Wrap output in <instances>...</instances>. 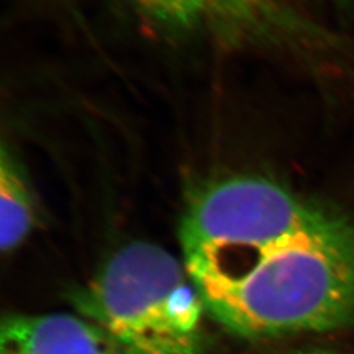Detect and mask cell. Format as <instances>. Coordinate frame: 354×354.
<instances>
[{
  "instance_id": "1",
  "label": "cell",
  "mask_w": 354,
  "mask_h": 354,
  "mask_svg": "<svg viewBox=\"0 0 354 354\" xmlns=\"http://www.w3.org/2000/svg\"><path fill=\"white\" fill-rule=\"evenodd\" d=\"M181 259L207 314L243 337L354 327V212L232 175L190 194Z\"/></svg>"
},
{
  "instance_id": "2",
  "label": "cell",
  "mask_w": 354,
  "mask_h": 354,
  "mask_svg": "<svg viewBox=\"0 0 354 354\" xmlns=\"http://www.w3.org/2000/svg\"><path fill=\"white\" fill-rule=\"evenodd\" d=\"M79 315L120 354H205L207 313L184 266L163 247L131 241L74 294Z\"/></svg>"
},
{
  "instance_id": "3",
  "label": "cell",
  "mask_w": 354,
  "mask_h": 354,
  "mask_svg": "<svg viewBox=\"0 0 354 354\" xmlns=\"http://www.w3.org/2000/svg\"><path fill=\"white\" fill-rule=\"evenodd\" d=\"M0 354H120L79 314H10L0 327Z\"/></svg>"
},
{
  "instance_id": "4",
  "label": "cell",
  "mask_w": 354,
  "mask_h": 354,
  "mask_svg": "<svg viewBox=\"0 0 354 354\" xmlns=\"http://www.w3.org/2000/svg\"><path fill=\"white\" fill-rule=\"evenodd\" d=\"M158 24L189 29L205 23H235L239 26H273L269 17L245 0H134Z\"/></svg>"
},
{
  "instance_id": "5",
  "label": "cell",
  "mask_w": 354,
  "mask_h": 354,
  "mask_svg": "<svg viewBox=\"0 0 354 354\" xmlns=\"http://www.w3.org/2000/svg\"><path fill=\"white\" fill-rule=\"evenodd\" d=\"M38 221L37 201L21 163L3 146L0 158V247L13 252Z\"/></svg>"
},
{
  "instance_id": "6",
  "label": "cell",
  "mask_w": 354,
  "mask_h": 354,
  "mask_svg": "<svg viewBox=\"0 0 354 354\" xmlns=\"http://www.w3.org/2000/svg\"><path fill=\"white\" fill-rule=\"evenodd\" d=\"M292 354H349L339 352V351H330V349H323V348H311V349H304Z\"/></svg>"
},
{
  "instance_id": "7",
  "label": "cell",
  "mask_w": 354,
  "mask_h": 354,
  "mask_svg": "<svg viewBox=\"0 0 354 354\" xmlns=\"http://www.w3.org/2000/svg\"><path fill=\"white\" fill-rule=\"evenodd\" d=\"M250 4H252L254 7H264L270 0H247Z\"/></svg>"
}]
</instances>
